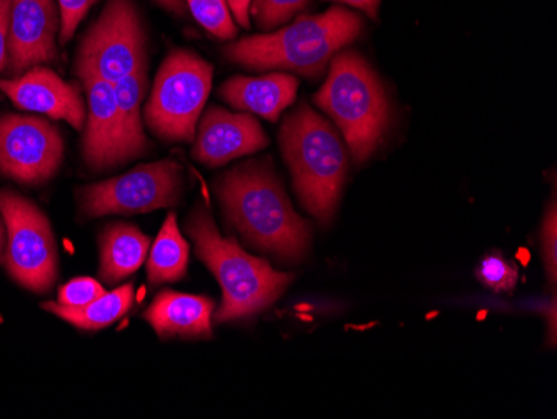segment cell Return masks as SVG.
<instances>
[{
    "label": "cell",
    "instance_id": "1",
    "mask_svg": "<svg viewBox=\"0 0 557 419\" xmlns=\"http://www.w3.org/2000/svg\"><path fill=\"white\" fill-rule=\"evenodd\" d=\"M268 162H249L225 172L218 196L231 224L252 246L284 261H297L308 251L311 230L294 211Z\"/></svg>",
    "mask_w": 557,
    "mask_h": 419
},
{
    "label": "cell",
    "instance_id": "2",
    "mask_svg": "<svg viewBox=\"0 0 557 419\" xmlns=\"http://www.w3.org/2000/svg\"><path fill=\"white\" fill-rule=\"evenodd\" d=\"M361 30L359 15L344 8H331L324 14L302 15L275 33L244 37L225 47L224 54L247 69H281L315 77Z\"/></svg>",
    "mask_w": 557,
    "mask_h": 419
},
{
    "label": "cell",
    "instance_id": "3",
    "mask_svg": "<svg viewBox=\"0 0 557 419\" xmlns=\"http://www.w3.org/2000/svg\"><path fill=\"white\" fill-rule=\"evenodd\" d=\"M187 233L196 244L197 258L221 284V308L214 316L218 324L264 311L293 281V274L278 273L264 259L244 251L234 237L222 236L208 209L197 208L190 214Z\"/></svg>",
    "mask_w": 557,
    "mask_h": 419
},
{
    "label": "cell",
    "instance_id": "4",
    "mask_svg": "<svg viewBox=\"0 0 557 419\" xmlns=\"http://www.w3.org/2000/svg\"><path fill=\"white\" fill-rule=\"evenodd\" d=\"M281 146L304 208L329 223L346 180L343 140L324 118L302 104L284 121Z\"/></svg>",
    "mask_w": 557,
    "mask_h": 419
},
{
    "label": "cell",
    "instance_id": "5",
    "mask_svg": "<svg viewBox=\"0 0 557 419\" xmlns=\"http://www.w3.org/2000/svg\"><path fill=\"white\" fill-rule=\"evenodd\" d=\"M314 101L343 131L356 162H364L377 149L389 106L383 84L361 56L343 52L334 58Z\"/></svg>",
    "mask_w": 557,
    "mask_h": 419
},
{
    "label": "cell",
    "instance_id": "6",
    "mask_svg": "<svg viewBox=\"0 0 557 419\" xmlns=\"http://www.w3.org/2000/svg\"><path fill=\"white\" fill-rule=\"evenodd\" d=\"M212 87V65L184 49L162 62L144 111L147 126L169 143H190Z\"/></svg>",
    "mask_w": 557,
    "mask_h": 419
},
{
    "label": "cell",
    "instance_id": "7",
    "mask_svg": "<svg viewBox=\"0 0 557 419\" xmlns=\"http://www.w3.org/2000/svg\"><path fill=\"white\" fill-rule=\"evenodd\" d=\"M0 215L8 231L0 262L25 289L47 293L59 276L58 243L49 219L14 190H0Z\"/></svg>",
    "mask_w": 557,
    "mask_h": 419
},
{
    "label": "cell",
    "instance_id": "8",
    "mask_svg": "<svg viewBox=\"0 0 557 419\" xmlns=\"http://www.w3.org/2000/svg\"><path fill=\"white\" fill-rule=\"evenodd\" d=\"M146 33L133 0H108L81 40L75 72L115 84L147 64Z\"/></svg>",
    "mask_w": 557,
    "mask_h": 419
},
{
    "label": "cell",
    "instance_id": "9",
    "mask_svg": "<svg viewBox=\"0 0 557 419\" xmlns=\"http://www.w3.org/2000/svg\"><path fill=\"white\" fill-rule=\"evenodd\" d=\"M183 193V168L172 159L137 165L122 176L81 190V211L87 218L144 214L169 208Z\"/></svg>",
    "mask_w": 557,
    "mask_h": 419
},
{
    "label": "cell",
    "instance_id": "10",
    "mask_svg": "<svg viewBox=\"0 0 557 419\" xmlns=\"http://www.w3.org/2000/svg\"><path fill=\"white\" fill-rule=\"evenodd\" d=\"M64 159V139L54 124L34 115L0 118V174L15 183H47Z\"/></svg>",
    "mask_w": 557,
    "mask_h": 419
},
{
    "label": "cell",
    "instance_id": "11",
    "mask_svg": "<svg viewBox=\"0 0 557 419\" xmlns=\"http://www.w3.org/2000/svg\"><path fill=\"white\" fill-rule=\"evenodd\" d=\"M79 79L83 81L87 97L84 161L92 171H109L125 164L134 158L125 139L114 84L89 74H83Z\"/></svg>",
    "mask_w": 557,
    "mask_h": 419
},
{
    "label": "cell",
    "instance_id": "12",
    "mask_svg": "<svg viewBox=\"0 0 557 419\" xmlns=\"http://www.w3.org/2000/svg\"><path fill=\"white\" fill-rule=\"evenodd\" d=\"M58 0H12L9 69L12 77L58 59Z\"/></svg>",
    "mask_w": 557,
    "mask_h": 419
},
{
    "label": "cell",
    "instance_id": "13",
    "mask_svg": "<svg viewBox=\"0 0 557 419\" xmlns=\"http://www.w3.org/2000/svg\"><path fill=\"white\" fill-rule=\"evenodd\" d=\"M0 93H4L18 109L65 121L75 131L84 130L87 118L84 97L77 87L65 83L52 69L36 65L12 79L0 77Z\"/></svg>",
    "mask_w": 557,
    "mask_h": 419
},
{
    "label": "cell",
    "instance_id": "14",
    "mask_svg": "<svg viewBox=\"0 0 557 419\" xmlns=\"http://www.w3.org/2000/svg\"><path fill=\"white\" fill-rule=\"evenodd\" d=\"M261 124L246 112L211 108L200 121L193 156L209 168H219L268 146Z\"/></svg>",
    "mask_w": 557,
    "mask_h": 419
},
{
    "label": "cell",
    "instance_id": "15",
    "mask_svg": "<svg viewBox=\"0 0 557 419\" xmlns=\"http://www.w3.org/2000/svg\"><path fill=\"white\" fill-rule=\"evenodd\" d=\"M214 301L199 294L162 291L147 308L150 328L161 337H211Z\"/></svg>",
    "mask_w": 557,
    "mask_h": 419
},
{
    "label": "cell",
    "instance_id": "16",
    "mask_svg": "<svg viewBox=\"0 0 557 419\" xmlns=\"http://www.w3.org/2000/svg\"><path fill=\"white\" fill-rule=\"evenodd\" d=\"M297 87L296 77L281 72L262 77L236 76L225 81L221 97L240 112H252L275 122L293 104Z\"/></svg>",
    "mask_w": 557,
    "mask_h": 419
},
{
    "label": "cell",
    "instance_id": "17",
    "mask_svg": "<svg viewBox=\"0 0 557 419\" xmlns=\"http://www.w3.org/2000/svg\"><path fill=\"white\" fill-rule=\"evenodd\" d=\"M100 280L117 284L146 262L150 239L133 224L112 223L99 237Z\"/></svg>",
    "mask_w": 557,
    "mask_h": 419
},
{
    "label": "cell",
    "instance_id": "18",
    "mask_svg": "<svg viewBox=\"0 0 557 419\" xmlns=\"http://www.w3.org/2000/svg\"><path fill=\"white\" fill-rule=\"evenodd\" d=\"M134 298H136V287L127 283L102 294L81 308H69L59 303H44L42 308L79 330L99 331L121 321L133 308Z\"/></svg>",
    "mask_w": 557,
    "mask_h": 419
},
{
    "label": "cell",
    "instance_id": "19",
    "mask_svg": "<svg viewBox=\"0 0 557 419\" xmlns=\"http://www.w3.org/2000/svg\"><path fill=\"white\" fill-rule=\"evenodd\" d=\"M189 264V244L177 226L174 212L165 218L154 243H150L147 255V280L150 286L165 283H177L187 273Z\"/></svg>",
    "mask_w": 557,
    "mask_h": 419
},
{
    "label": "cell",
    "instance_id": "20",
    "mask_svg": "<svg viewBox=\"0 0 557 419\" xmlns=\"http://www.w3.org/2000/svg\"><path fill=\"white\" fill-rule=\"evenodd\" d=\"M146 87L147 64L114 84L125 139L129 144L134 159L143 158L150 151V143L144 133L143 112H140Z\"/></svg>",
    "mask_w": 557,
    "mask_h": 419
},
{
    "label": "cell",
    "instance_id": "21",
    "mask_svg": "<svg viewBox=\"0 0 557 419\" xmlns=\"http://www.w3.org/2000/svg\"><path fill=\"white\" fill-rule=\"evenodd\" d=\"M186 2L194 19L209 34L224 40L236 37V24L225 0H186Z\"/></svg>",
    "mask_w": 557,
    "mask_h": 419
},
{
    "label": "cell",
    "instance_id": "22",
    "mask_svg": "<svg viewBox=\"0 0 557 419\" xmlns=\"http://www.w3.org/2000/svg\"><path fill=\"white\" fill-rule=\"evenodd\" d=\"M311 0H255L250 15L261 29H274L308 8Z\"/></svg>",
    "mask_w": 557,
    "mask_h": 419
},
{
    "label": "cell",
    "instance_id": "23",
    "mask_svg": "<svg viewBox=\"0 0 557 419\" xmlns=\"http://www.w3.org/2000/svg\"><path fill=\"white\" fill-rule=\"evenodd\" d=\"M478 278L484 286L496 291V293H503V291H511L518 283V269L512 262L496 252L481 261L478 268Z\"/></svg>",
    "mask_w": 557,
    "mask_h": 419
},
{
    "label": "cell",
    "instance_id": "24",
    "mask_svg": "<svg viewBox=\"0 0 557 419\" xmlns=\"http://www.w3.org/2000/svg\"><path fill=\"white\" fill-rule=\"evenodd\" d=\"M104 287L94 278H75L59 289L58 303L69 308H81L104 294Z\"/></svg>",
    "mask_w": 557,
    "mask_h": 419
},
{
    "label": "cell",
    "instance_id": "25",
    "mask_svg": "<svg viewBox=\"0 0 557 419\" xmlns=\"http://www.w3.org/2000/svg\"><path fill=\"white\" fill-rule=\"evenodd\" d=\"M97 0H58L61 12V42L65 44L74 37L75 30L86 17Z\"/></svg>",
    "mask_w": 557,
    "mask_h": 419
},
{
    "label": "cell",
    "instance_id": "26",
    "mask_svg": "<svg viewBox=\"0 0 557 419\" xmlns=\"http://www.w3.org/2000/svg\"><path fill=\"white\" fill-rule=\"evenodd\" d=\"M543 255L550 283L557 278V215L556 205L550 206L543 226Z\"/></svg>",
    "mask_w": 557,
    "mask_h": 419
},
{
    "label": "cell",
    "instance_id": "27",
    "mask_svg": "<svg viewBox=\"0 0 557 419\" xmlns=\"http://www.w3.org/2000/svg\"><path fill=\"white\" fill-rule=\"evenodd\" d=\"M12 0H0V74L9 69Z\"/></svg>",
    "mask_w": 557,
    "mask_h": 419
},
{
    "label": "cell",
    "instance_id": "28",
    "mask_svg": "<svg viewBox=\"0 0 557 419\" xmlns=\"http://www.w3.org/2000/svg\"><path fill=\"white\" fill-rule=\"evenodd\" d=\"M227 5H230L231 14L236 17V21L239 22L240 27L244 29H249L250 27V5H252V0H225Z\"/></svg>",
    "mask_w": 557,
    "mask_h": 419
},
{
    "label": "cell",
    "instance_id": "29",
    "mask_svg": "<svg viewBox=\"0 0 557 419\" xmlns=\"http://www.w3.org/2000/svg\"><path fill=\"white\" fill-rule=\"evenodd\" d=\"M333 2H344V4L352 5V8L366 12L372 19L377 17L379 4H381V0H333Z\"/></svg>",
    "mask_w": 557,
    "mask_h": 419
},
{
    "label": "cell",
    "instance_id": "30",
    "mask_svg": "<svg viewBox=\"0 0 557 419\" xmlns=\"http://www.w3.org/2000/svg\"><path fill=\"white\" fill-rule=\"evenodd\" d=\"M156 2L174 15L186 14V0H156Z\"/></svg>",
    "mask_w": 557,
    "mask_h": 419
},
{
    "label": "cell",
    "instance_id": "31",
    "mask_svg": "<svg viewBox=\"0 0 557 419\" xmlns=\"http://www.w3.org/2000/svg\"><path fill=\"white\" fill-rule=\"evenodd\" d=\"M5 239H8V231H5L4 219L0 215V252L4 249Z\"/></svg>",
    "mask_w": 557,
    "mask_h": 419
}]
</instances>
